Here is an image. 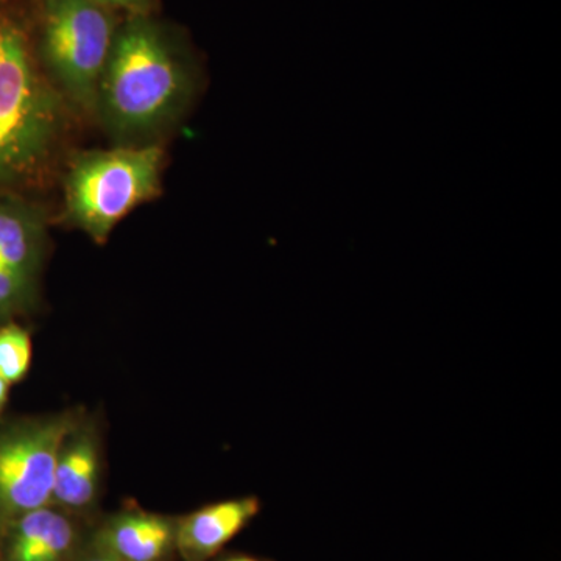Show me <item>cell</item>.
<instances>
[{
    "instance_id": "obj_1",
    "label": "cell",
    "mask_w": 561,
    "mask_h": 561,
    "mask_svg": "<svg viewBox=\"0 0 561 561\" xmlns=\"http://www.w3.org/2000/svg\"><path fill=\"white\" fill-rule=\"evenodd\" d=\"M192 91L191 70L164 33L138 14L116 33L94 114L119 146H142L179 119Z\"/></svg>"
},
{
    "instance_id": "obj_2",
    "label": "cell",
    "mask_w": 561,
    "mask_h": 561,
    "mask_svg": "<svg viewBox=\"0 0 561 561\" xmlns=\"http://www.w3.org/2000/svg\"><path fill=\"white\" fill-rule=\"evenodd\" d=\"M60 99L36 70L24 35L0 22V186L43 168L60 133Z\"/></svg>"
},
{
    "instance_id": "obj_3",
    "label": "cell",
    "mask_w": 561,
    "mask_h": 561,
    "mask_svg": "<svg viewBox=\"0 0 561 561\" xmlns=\"http://www.w3.org/2000/svg\"><path fill=\"white\" fill-rule=\"evenodd\" d=\"M164 151L157 144L90 151L73 161L65 183L66 216L95 242L160 192Z\"/></svg>"
},
{
    "instance_id": "obj_4",
    "label": "cell",
    "mask_w": 561,
    "mask_h": 561,
    "mask_svg": "<svg viewBox=\"0 0 561 561\" xmlns=\"http://www.w3.org/2000/svg\"><path fill=\"white\" fill-rule=\"evenodd\" d=\"M114 38L108 13L92 0H44V60L55 90L77 108L94 113Z\"/></svg>"
},
{
    "instance_id": "obj_5",
    "label": "cell",
    "mask_w": 561,
    "mask_h": 561,
    "mask_svg": "<svg viewBox=\"0 0 561 561\" xmlns=\"http://www.w3.org/2000/svg\"><path fill=\"white\" fill-rule=\"evenodd\" d=\"M72 430L69 416L0 430V529L25 513L50 505L55 465Z\"/></svg>"
},
{
    "instance_id": "obj_6",
    "label": "cell",
    "mask_w": 561,
    "mask_h": 561,
    "mask_svg": "<svg viewBox=\"0 0 561 561\" xmlns=\"http://www.w3.org/2000/svg\"><path fill=\"white\" fill-rule=\"evenodd\" d=\"M261 512L256 496L236 497L206 505L184 516L175 529V548L186 561H208Z\"/></svg>"
},
{
    "instance_id": "obj_7",
    "label": "cell",
    "mask_w": 561,
    "mask_h": 561,
    "mask_svg": "<svg viewBox=\"0 0 561 561\" xmlns=\"http://www.w3.org/2000/svg\"><path fill=\"white\" fill-rule=\"evenodd\" d=\"M3 531L2 561H66L76 548V527L50 505L25 513Z\"/></svg>"
},
{
    "instance_id": "obj_8",
    "label": "cell",
    "mask_w": 561,
    "mask_h": 561,
    "mask_svg": "<svg viewBox=\"0 0 561 561\" xmlns=\"http://www.w3.org/2000/svg\"><path fill=\"white\" fill-rule=\"evenodd\" d=\"M176 524L153 513H124L111 519L95 538L122 561H164L175 548Z\"/></svg>"
},
{
    "instance_id": "obj_9",
    "label": "cell",
    "mask_w": 561,
    "mask_h": 561,
    "mask_svg": "<svg viewBox=\"0 0 561 561\" xmlns=\"http://www.w3.org/2000/svg\"><path fill=\"white\" fill-rule=\"evenodd\" d=\"M99 489V451L90 432L72 430L55 465L51 502L65 508L88 507Z\"/></svg>"
},
{
    "instance_id": "obj_10",
    "label": "cell",
    "mask_w": 561,
    "mask_h": 561,
    "mask_svg": "<svg viewBox=\"0 0 561 561\" xmlns=\"http://www.w3.org/2000/svg\"><path fill=\"white\" fill-rule=\"evenodd\" d=\"M46 245V231L39 213L22 203H0V261L22 276L35 279Z\"/></svg>"
},
{
    "instance_id": "obj_11",
    "label": "cell",
    "mask_w": 561,
    "mask_h": 561,
    "mask_svg": "<svg viewBox=\"0 0 561 561\" xmlns=\"http://www.w3.org/2000/svg\"><path fill=\"white\" fill-rule=\"evenodd\" d=\"M31 364V334L16 323L0 328V378L13 386L25 378Z\"/></svg>"
},
{
    "instance_id": "obj_12",
    "label": "cell",
    "mask_w": 561,
    "mask_h": 561,
    "mask_svg": "<svg viewBox=\"0 0 561 561\" xmlns=\"http://www.w3.org/2000/svg\"><path fill=\"white\" fill-rule=\"evenodd\" d=\"M33 283L22 278L10 268L0 267V321L10 320L14 313L27 306L32 297Z\"/></svg>"
},
{
    "instance_id": "obj_13",
    "label": "cell",
    "mask_w": 561,
    "mask_h": 561,
    "mask_svg": "<svg viewBox=\"0 0 561 561\" xmlns=\"http://www.w3.org/2000/svg\"><path fill=\"white\" fill-rule=\"evenodd\" d=\"M101 5L102 9H121L133 11V13H142L149 9L151 0H92Z\"/></svg>"
},
{
    "instance_id": "obj_14",
    "label": "cell",
    "mask_w": 561,
    "mask_h": 561,
    "mask_svg": "<svg viewBox=\"0 0 561 561\" xmlns=\"http://www.w3.org/2000/svg\"><path fill=\"white\" fill-rule=\"evenodd\" d=\"M81 561H122L117 559L113 553L105 551V549L101 548L99 545H92L91 551H88L87 556L83 557Z\"/></svg>"
},
{
    "instance_id": "obj_15",
    "label": "cell",
    "mask_w": 561,
    "mask_h": 561,
    "mask_svg": "<svg viewBox=\"0 0 561 561\" xmlns=\"http://www.w3.org/2000/svg\"><path fill=\"white\" fill-rule=\"evenodd\" d=\"M10 387L11 386L9 382H5L2 378H0V413H2L7 401H9Z\"/></svg>"
},
{
    "instance_id": "obj_16",
    "label": "cell",
    "mask_w": 561,
    "mask_h": 561,
    "mask_svg": "<svg viewBox=\"0 0 561 561\" xmlns=\"http://www.w3.org/2000/svg\"><path fill=\"white\" fill-rule=\"evenodd\" d=\"M221 561H260V560L254 559V557H250V556H230V557H227V559L221 560Z\"/></svg>"
},
{
    "instance_id": "obj_17",
    "label": "cell",
    "mask_w": 561,
    "mask_h": 561,
    "mask_svg": "<svg viewBox=\"0 0 561 561\" xmlns=\"http://www.w3.org/2000/svg\"><path fill=\"white\" fill-rule=\"evenodd\" d=\"M0 267H7V265H5V264H3V262H2V261H0ZM7 268H9V267H7ZM11 272H13V271H11Z\"/></svg>"
}]
</instances>
